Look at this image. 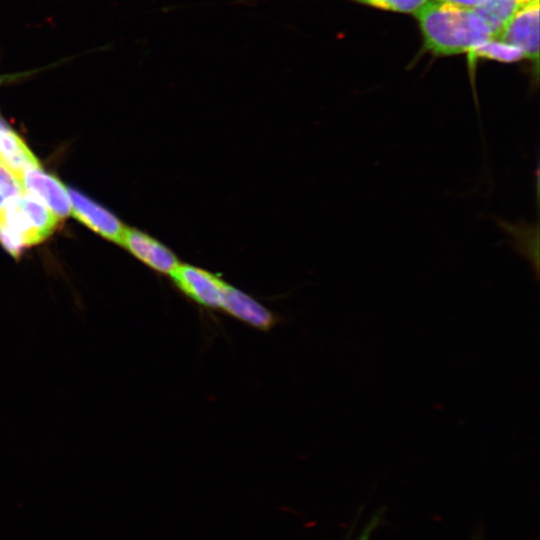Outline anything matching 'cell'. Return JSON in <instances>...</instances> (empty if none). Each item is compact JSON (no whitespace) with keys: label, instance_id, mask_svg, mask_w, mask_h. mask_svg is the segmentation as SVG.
Wrapping results in <instances>:
<instances>
[{"label":"cell","instance_id":"15","mask_svg":"<svg viewBox=\"0 0 540 540\" xmlns=\"http://www.w3.org/2000/svg\"><path fill=\"white\" fill-rule=\"evenodd\" d=\"M443 3H447L459 8L475 10L478 8L485 0H436Z\"/></svg>","mask_w":540,"mask_h":540},{"label":"cell","instance_id":"16","mask_svg":"<svg viewBox=\"0 0 540 540\" xmlns=\"http://www.w3.org/2000/svg\"><path fill=\"white\" fill-rule=\"evenodd\" d=\"M379 517L376 515L374 518H372L368 523L367 525L365 526V528L362 530V532L360 533V535L358 536L357 540H370L371 536H372V533L373 531L375 530V528L378 526L379 524Z\"/></svg>","mask_w":540,"mask_h":540},{"label":"cell","instance_id":"1","mask_svg":"<svg viewBox=\"0 0 540 540\" xmlns=\"http://www.w3.org/2000/svg\"><path fill=\"white\" fill-rule=\"evenodd\" d=\"M414 15L424 49L437 57L468 54L493 37L475 10L429 0Z\"/></svg>","mask_w":540,"mask_h":540},{"label":"cell","instance_id":"12","mask_svg":"<svg viewBox=\"0 0 540 540\" xmlns=\"http://www.w3.org/2000/svg\"><path fill=\"white\" fill-rule=\"evenodd\" d=\"M470 61L479 58L495 60L503 63H513L525 58L519 48L508 44L497 37H491L468 53Z\"/></svg>","mask_w":540,"mask_h":540},{"label":"cell","instance_id":"4","mask_svg":"<svg viewBox=\"0 0 540 540\" xmlns=\"http://www.w3.org/2000/svg\"><path fill=\"white\" fill-rule=\"evenodd\" d=\"M176 286L197 304L220 309L227 283L199 267L179 264L170 274Z\"/></svg>","mask_w":540,"mask_h":540},{"label":"cell","instance_id":"8","mask_svg":"<svg viewBox=\"0 0 540 540\" xmlns=\"http://www.w3.org/2000/svg\"><path fill=\"white\" fill-rule=\"evenodd\" d=\"M220 309L230 316L260 330H268L276 323L275 315L257 300L241 290L226 285Z\"/></svg>","mask_w":540,"mask_h":540},{"label":"cell","instance_id":"11","mask_svg":"<svg viewBox=\"0 0 540 540\" xmlns=\"http://www.w3.org/2000/svg\"><path fill=\"white\" fill-rule=\"evenodd\" d=\"M531 0H485L475 11L496 37L515 13Z\"/></svg>","mask_w":540,"mask_h":540},{"label":"cell","instance_id":"2","mask_svg":"<svg viewBox=\"0 0 540 540\" xmlns=\"http://www.w3.org/2000/svg\"><path fill=\"white\" fill-rule=\"evenodd\" d=\"M58 221L59 218L43 204L24 193L6 200L0 208V225L23 246L43 241L53 232Z\"/></svg>","mask_w":540,"mask_h":540},{"label":"cell","instance_id":"5","mask_svg":"<svg viewBox=\"0 0 540 540\" xmlns=\"http://www.w3.org/2000/svg\"><path fill=\"white\" fill-rule=\"evenodd\" d=\"M23 190L49 209L57 218L71 214L68 189L40 167L26 170L20 179Z\"/></svg>","mask_w":540,"mask_h":540},{"label":"cell","instance_id":"6","mask_svg":"<svg viewBox=\"0 0 540 540\" xmlns=\"http://www.w3.org/2000/svg\"><path fill=\"white\" fill-rule=\"evenodd\" d=\"M120 244L159 273L171 274L180 264L168 247L141 231L126 228Z\"/></svg>","mask_w":540,"mask_h":540},{"label":"cell","instance_id":"13","mask_svg":"<svg viewBox=\"0 0 540 540\" xmlns=\"http://www.w3.org/2000/svg\"><path fill=\"white\" fill-rule=\"evenodd\" d=\"M265 0H247V1H237L235 3H254ZM360 4H364L373 8L380 10L396 12V13H406V14H415L426 2L429 0H350Z\"/></svg>","mask_w":540,"mask_h":540},{"label":"cell","instance_id":"14","mask_svg":"<svg viewBox=\"0 0 540 540\" xmlns=\"http://www.w3.org/2000/svg\"><path fill=\"white\" fill-rule=\"evenodd\" d=\"M0 194L5 200L18 197L23 194L20 181L0 163Z\"/></svg>","mask_w":540,"mask_h":540},{"label":"cell","instance_id":"3","mask_svg":"<svg viewBox=\"0 0 540 540\" xmlns=\"http://www.w3.org/2000/svg\"><path fill=\"white\" fill-rule=\"evenodd\" d=\"M496 37L522 50L538 74L539 0H531L521 7Z\"/></svg>","mask_w":540,"mask_h":540},{"label":"cell","instance_id":"10","mask_svg":"<svg viewBox=\"0 0 540 540\" xmlns=\"http://www.w3.org/2000/svg\"><path fill=\"white\" fill-rule=\"evenodd\" d=\"M497 225L509 234L513 248L525 257L538 272L539 265V226L525 221L511 223L502 219H495Z\"/></svg>","mask_w":540,"mask_h":540},{"label":"cell","instance_id":"7","mask_svg":"<svg viewBox=\"0 0 540 540\" xmlns=\"http://www.w3.org/2000/svg\"><path fill=\"white\" fill-rule=\"evenodd\" d=\"M71 213L86 226L104 238L121 243L125 227L108 210L76 190L68 189Z\"/></svg>","mask_w":540,"mask_h":540},{"label":"cell","instance_id":"9","mask_svg":"<svg viewBox=\"0 0 540 540\" xmlns=\"http://www.w3.org/2000/svg\"><path fill=\"white\" fill-rule=\"evenodd\" d=\"M0 163L19 181L26 170L40 167L38 160L22 139L7 128L0 130Z\"/></svg>","mask_w":540,"mask_h":540}]
</instances>
